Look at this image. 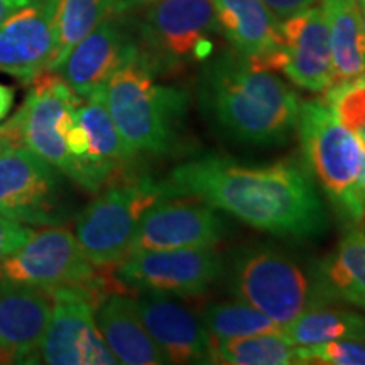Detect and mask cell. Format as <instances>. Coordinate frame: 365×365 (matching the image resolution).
I'll use <instances>...</instances> for the list:
<instances>
[{
  "mask_svg": "<svg viewBox=\"0 0 365 365\" xmlns=\"http://www.w3.org/2000/svg\"><path fill=\"white\" fill-rule=\"evenodd\" d=\"M168 185L175 196H193L284 239H314L328 227L325 203L312 178L293 163L250 166L207 156L175 168Z\"/></svg>",
  "mask_w": 365,
  "mask_h": 365,
  "instance_id": "6da1fadb",
  "label": "cell"
},
{
  "mask_svg": "<svg viewBox=\"0 0 365 365\" xmlns=\"http://www.w3.org/2000/svg\"><path fill=\"white\" fill-rule=\"evenodd\" d=\"M198 98L205 115L239 144L271 148L296 132L298 95L274 71L259 70L237 51L207 59Z\"/></svg>",
  "mask_w": 365,
  "mask_h": 365,
  "instance_id": "7a4b0ae2",
  "label": "cell"
},
{
  "mask_svg": "<svg viewBox=\"0 0 365 365\" xmlns=\"http://www.w3.org/2000/svg\"><path fill=\"white\" fill-rule=\"evenodd\" d=\"M154 76L140 54L98 93L120 135L137 154L166 156L181 143L190 100L186 91L159 85Z\"/></svg>",
  "mask_w": 365,
  "mask_h": 365,
  "instance_id": "3957f363",
  "label": "cell"
},
{
  "mask_svg": "<svg viewBox=\"0 0 365 365\" xmlns=\"http://www.w3.org/2000/svg\"><path fill=\"white\" fill-rule=\"evenodd\" d=\"M296 132L304 161L346 228L365 223V145L322 100L299 103Z\"/></svg>",
  "mask_w": 365,
  "mask_h": 365,
  "instance_id": "277c9868",
  "label": "cell"
},
{
  "mask_svg": "<svg viewBox=\"0 0 365 365\" xmlns=\"http://www.w3.org/2000/svg\"><path fill=\"white\" fill-rule=\"evenodd\" d=\"M175 196L168 181L127 178L108 186L86 205L75 223V237L98 269L117 267L129 255L140 218L150 207Z\"/></svg>",
  "mask_w": 365,
  "mask_h": 365,
  "instance_id": "5b68a950",
  "label": "cell"
},
{
  "mask_svg": "<svg viewBox=\"0 0 365 365\" xmlns=\"http://www.w3.org/2000/svg\"><path fill=\"white\" fill-rule=\"evenodd\" d=\"M228 286L232 294L281 327L323 299L298 262L269 245L237 250L228 269Z\"/></svg>",
  "mask_w": 365,
  "mask_h": 365,
  "instance_id": "8992f818",
  "label": "cell"
},
{
  "mask_svg": "<svg viewBox=\"0 0 365 365\" xmlns=\"http://www.w3.org/2000/svg\"><path fill=\"white\" fill-rule=\"evenodd\" d=\"M218 33L213 0H158L139 26V48L154 73L175 71L213 53Z\"/></svg>",
  "mask_w": 365,
  "mask_h": 365,
  "instance_id": "52a82bcc",
  "label": "cell"
},
{
  "mask_svg": "<svg viewBox=\"0 0 365 365\" xmlns=\"http://www.w3.org/2000/svg\"><path fill=\"white\" fill-rule=\"evenodd\" d=\"M31 85L33 86L22 107L6 124L0 125V132L7 135L14 145L29 149L88 191L86 173L70 154L59 130L63 113L73 105H78L81 98L56 71L41 73Z\"/></svg>",
  "mask_w": 365,
  "mask_h": 365,
  "instance_id": "ba28073f",
  "label": "cell"
},
{
  "mask_svg": "<svg viewBox=\"0 0 365 365\" xmlns=\"http://www.w3.org/2000/svg\"><path fill=\"white\" fill-rule=\"evenodd\" d=\"M0 281L51 289L80 286L108 298V282L88 261L70 228L34 230L19 249L0 261Z\"/></svg>",
  "mask_w": 365,
  "mask_h": 365,
  "instance_id": "9c48e42d",
  "label": "cell"
},
{
  "mask_svg": "<svg viewBox=\"0 0 365 365\" xmlns=\"http://www.w3.org/2000/svg\"><path fill=\"white\" fill-rule=\"evenodd\" d=\"M53 313L39 344L38 362L49 365H115L95 322L103 298L80 286L51 287ZM107 299V298H105Z\"/></svg>",
  "mask_w": 365,
  "mask_h": 365,
  "instance_id": "30bf717a",
  "label": "cell"
},
{
  "mask_svg": "<svg viewBox=\"0 0 365 365\" xmlns=\"http://www.w3.org/2000/svg\"><path fill=\"white\" fill-rule=\"evenodd\" d=\"M63 173L22 145L0 156V213L31 225L51 227L65 220Z\"/></svg>",
  "mask_w": 365,
  "mask_h": 365,
  "instance_id": "8fae6325",
  "label": "cell"
},
{
  "mask_svg": "<svg viewBox=\"0 0 365 365\" xmlns=\"http://www.w3.org/2000/svg\"><path fill=\"white\" fill-rule=\"evenodd\" d=\"M225 274L223 257L212 247L143 250L117 266V281L143 293L203 294Z\"/></svg>",
  "mask_w": 365,
  "mask_h": 365,
  "instance_id": "7c38bea8",
  "label": "cell"
},
{
  "mask_svg": "<svg viewBox=\"0 0 365 365\" xmlns=\"http://www.w3.org/2000/svg\"><path fill=\"white\" fill-rule=\"evenodd\" d=\"M225 230L223 218L208 203L193 196H170L140 218L129 255L143 250L213 247Z\"/></svg>",
  "mask_w": 365,
  "mask_h": 365,
  "instance_id": "4fadbf2b",
  "label": "cell"
},
{
  "mask_svg": "<svg viewBox=\"0 0 365 365\" xmlns=\"http://www.w3.org/2000/svg\"><path fill=\"white\" fill-rule=\"evenodd\" d=\"M56 0H29L0 26V71L31 85L49 70L56 46Z\"/></svg>",
  "mask_w": 365,
  "mask_h": 365,
  "instance_id": "5bb4252c",
  "label": "cell"
},
{
  "mask_svg": "<svg viewBox=\"0 0 365 365\" xmlns=\"http://www.w3.org/2000/svg\"><path fill=\"white\" fill-rule=\"evenodd\" d=\"M139 56V41L134 34L108 17L71 49L56 73L81 100H86L98 93L122 66Z\"/></svg>",
  "mask_w": 365,
  "mask_h": 365,
  "instance_id": "9a60e30c",
  "label": "cell"
},
{
  "mask_svg": "<svg viewBox=\"0 0 365 365\" xmlns=\"http://www.w3.org/2000/svg\"><path fill=\"white\" fill-rule=\"evenodd\" d=\"M286 61L282 73L299 88L323 93L333 85L328 22L319 7H308L281 21Z\"/></svg>",
  "mask_w": 365,
  "mask_h": 365,
  "instance_id": "2e32d148",
  "label": "cell"
},
{
  "mask_svg": "<svg viewBox=\"0 0 365 365\" xmlns=\"http://www.w3.org/2000/svg\"><path fill=\"white\" fill-rule=\"evenodd\" d=\"M218 31L259 70L282 71L281 22L262 0H213Z\"/></svg>",
  "mask_w": 365,
  "mask_h": 365,
  "instance_id": "e0dca14e",
  "label": "cell"
},
{
  "mask_svg": "<svg viewBox=\"0 0 365 365\" xmlns=\"http://www.w3.org/2000/svg\"><path fill=\"white\" fill-rule=\"evenodd\" d=\"M51 313L46 287L0 281V362L36 364Z\"/></svg>",
  "mask_w": 365,
  "mask_h": 365,
  "instance_id": "ac0fdd59",
  "label": "cell"
},
{
  "mask_svg": "<svg viewBox=\"0 0 365 365\" xmlns=\"http://www.w3.org/2000/svg\"><path fill=\"white\" fill-rule=\"evenodd\" d=\"M134 299L145 330L171 364H213L212 336L188 307L159 293H143Z\"/></svg>",
  "mask_w": 365,
  "mask_h": 365,
  "instance_id": "d6986e66",
  "label": "cell"
},
{
  "mask_svg": "<svg viewBox=\"0 0 365 365\" xmlns=\"http://www.w3.org/2000/svg\"><path fill=\"white\" fill-rule=\"evenodd\" d=\"M76 113L88 144L83 163L98 191L127 180V170L139 154L120 135L100 93L81 100Z\"/></svg>",
  "mask_w": 365,
  "mask_h": 365,
  "instance_id": "ffe728a7",
  "label": "cell"
},
{
  "mask_svg": "<svg viewBox=\"0 0 365 365\" xmlns=\"http://www.w3.org/2000/svg\"><path fill=\"white\" fill-rule=\"evenodd\" d=\"M95 322L113 357L125 365L171 364L161 346L145 330L135 299L112 294L95 309Z\"/></svg>",
  "mask_w": 365,
  "mask_h": 365,
  "instance_id": "44dd1931",
  "label": "cell"
},
{
  "mask_svg": "<svg viewBox=\"0 0 365 365\" xmlns=\"http://www.w3.org/2000/svg\"><path fill=\"white\" fill-rule=\"evenodd\" d=\"M318 291L323 299H339L365 312V232L349 228L335 250L319 264Z\"/></svg>",
  "mask_w": 365,
  "mask_h": 365,
  "instance_id": "7402d4cb",
  "label": "cell"
},
{
  "mask_svg": "<svg viewBox=\"0 0 365 365\" xmlns=\"http://www.w3.org/2000/svg\"><path fill=\"white\" fill-rule=\"evenodd\" d=\"M333 58V85L365 73V29L357 0H322Z\"/></svg>",
  "mask_w": 365,
  "mask_h": 365,
  "instance_id": "603a6c76",
  "label": "cell"
},
{
  "mask_svg": "<svg viewBox=\"0 0 365 365\" xmlns=\"http://www.w3.org/2000/svg\"><path fill=\"white\" fill-rule=\"evenodd\" d=\"M120 0H56V46L48 71H58L71 49L105 19L120 14Z\"/></svg>",
  "mask_w": 365,
  "mask_h": 365,
  "instance_id": "cb8c5ba5",
  "label": "cell"
},
{
  "mask_svg": "<svg viewBox=\"0 0 365 365\" xmlns=\"http://www.w3.org/2000/svg\"><path fill=\"white\" fill-rule=\"evenodd\" d=\"M281 333L298 346L336 340H365V317L344 308L313 307L282 327Z\"/></svg>",
  "mask_w": 365,
  "mask_h": 365,
  "instance_id": "d4e9b609",
  "label": "cell"
},
{
  "mask_svg": "<svg viewBox=\"0 0 365 365\" xmlns=\"http://www.w3.org/2000/svg\"><path fill=\"white\" fill-rule=\"evenodd\" d=\"M212 362L227 365H291L298 364V345L282 333L212 339Z\"/></svg>",
  "mask_w": 365,
  "mask_h": 365,
  "instance_id": "484cf974",
  "label": "cell"
},
{
  "mask_svg": "<svg viewBox=\"0 0 365 365\" xmlns=\"http://www.w3.org/2000/svg\"><path fill=\"white\" fill-rule=\"evenodd\" d=\"M202 322L212 339H239V336L279 333L282 327L250 304L223 301L203 309Z\"/></svg>",
  "mask_w": 365,
  "mask_h": 365,
  "instance_id": "4316f807",
  "label": "cell"
},
{
  "mask_svg": "<svg viewBox=\"0 0 365 365\" xmlns=\"http://www.w3.org/2000/svg\"><path fill=\"white\" fill-rule=\"evenodd\" d=\"M322 102L365 145V73L323 91Z\"/></svg>",
  "mask_w": 365,
  "mask_h": 365,
  "instance_id": "83f0119b",
  "label": "cell"
},
{
  "mask_svg": "<svg viewBox=\"0 0 365 365\" xmlns=\"http://www.w3.org/2000/svg\"><path fill=\"white\" fill-rule=\"evenodd\" d=\"M298 364L365 365V340H336L298 346Z\"/></svg>",
  "mask_w": 365,
  "mask_h": 365,
  "instance_id": "f1b7e54d",
  "label": "cell"
},
{
  "mask_svg": "<svg viewBox=\"0 0 365 365\" xmlns=\"http://www.w3.org/2000/svg\"><path fill=\"white\" fill-rule=\"evenodd\" d=\"M33 232L34 228L0 213V261L19 249Z\"/></svg>",
  "mask_w": 365,
  "mask_h": 365,
  "instance_id": "f546056e",
  "label": "cell"
},
{
  "mask_svg": "<svg viewBox=\"0 0 365 365\" xmlns=\"http://www.w3.org/2000/svg\"><path fill=\"white\" fill-rule=\"evenodd\" d=\"M264 4L269 7V11H271L274 16L277 17V19H286V17L293 16L296 12H301L304 11V9L312 7L314 2H318V0H262Z\"/></svg>",
  "mask_w": 365,
  "mask_h": 365,
  "instance_id": "4dcf8cb0",
  "label": "cell"
},
{
  "mask_svg": "<svg viewBox=\"0 0 365 365\" xmlns=\"http://www.w3.org/2000/svg\"><path fill=\"white\" fill-rule=\"evenodd\" d=\"M14 98H16V93L11 86L0 83V120H4L9 115V112L12 110Z\"/></svg>",
  "mask_w": 365,
  "mask_h": 365,
  "instance_id": "1f68e13d",
  "label": "cell"
},
{
  "mask_svg": "<svg viewBox=\"0 0 365 365\" xmlns=\"http://www.w3.org/2000/svg\"><path fill=\"white\" fill-rule=\"evenodd\" d=\"M29 4V0H0V26L6 22L14 12Z\"/></svg>",
  "mask_w": 365,
  "mask_h": 365,
  "instance_id": "d6a6232c",
  "label": "cell"
},
{
  "mask_svg": "<svg viewBox=\"0 0 365 365\" xmlns=\"http://www.w3.org/2000/svg\"><path fill=\"white\" fill-rule=\"evenodd\" d=\"M158 2V0H120V14L129 11V9L139 7V6H150V4Z\"/></svg>",
  "mask_w": 365,
  "mask_h": 365,
  "instance_id": "836d02e7",
  "label": "cell"
},
{
  "mask_svg": "<svg viewBox=\"0 0 365 365\" xmlns=\"http://www.w3.org/2000/svg\"><path fill=\"white\" fill-rule=\"evenodd\" d=\"M12 145H14L12 140L9 139L7 135H4L2 132H0V156H2V154L6 153L9 148H12Z\"/></svg>",
  "mask_w": 365,
  "mask_h": 365,
  "instance_id": "e575fe53",
  "label": "cell"
},
{
  "mask_svg": "<svg viewBox=\"0 0 365 365\" xmlns=\"http://www.w3.org/2000/svg\"><path fill=\"white\" fill-rule=\"evenodd\" d=\"M360 6V12H362V22H364V29H365V2L359 4Z\"/></svg>",
  "mask_w": 365,
  "mask_h": 365,
  "instance_id": "d590c367",
  "label": "cell"
},
{
  "mask_svg": "<svg viewBox=\"0 0 365 365\" xmlns=\"http://www.w3.org/2000/svg\"><path fill=\"white\" fill-rule=\"evenodd\" d=\"M357 2H359V4H362V2H365V0H357Z\"/></svg>",
  "mask_w": 365,
  "mask_h": 365,
  "instance_id": "8d00e7d4",
  "label": "cell"
}]
</instances>
